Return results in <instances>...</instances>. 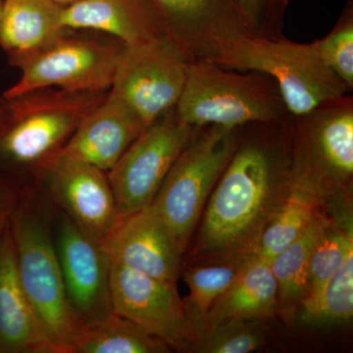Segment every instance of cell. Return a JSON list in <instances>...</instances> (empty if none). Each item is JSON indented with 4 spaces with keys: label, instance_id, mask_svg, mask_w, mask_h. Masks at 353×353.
I'll use <instances>...</instances> for the list:
<instances>
[{
    "label": "cell",
    "instance_id": "1",
    "mask_svg": "<svg viewBox=\"0 0 353 353\" xmlns=\"http://www.w3.org/2000/svg\"><path fill=\"white\" fill-rule=\"evenodd\" d=\"M292 120L236 128V148L204 212L199 257L252 254L292 176Z\"/></svg>",
    "mask_w": 353,
    "mask_h": 353
},
{
    "label": "cell",
    "instance_id": "2",
    "mask_svg": "<svg viewBox=\"0 0 353 353\" xmlns=\"http://www.w3.org/2000/svg\"><path fill=\"white\" fill-rule=\"evenodd\" d=\"M48 197L32 192L11 217L21 283L54 353H74L85 326L67 296Z\"/></svg>",
    "mask_w": 353,
    "mask_h": 353
},
{
    "label": "cell",
    "instance_id": "3",
    "mask_svg": "<svg viewBox=\"0 0 353 353\" xmlns=\"http://www.w3.org/2000/svg\"><path fill=\"white\" fill-rule=\"evenodd\" d=\"M108 92L46 88L12 99L2 97L0 157L36 178L60 154L81 122Z\"/></svg>",
    "mask_w": 353,
    "mask_h": 353
},
{
    "label": "cell",
    "instance_id": "4",
    "mask_svg": "<svg viewBox=\"0 0 353 353\" xmlns=\"http://www.w3.org/2000/svg\"><path fill=\"white\" fill-rule=\"evenodd\" d=\"M234 71L211 60L192 61L176 105L181 118L196 128L236 129L292 117L273 79L259 72Z\"/></svg>",
    "mask_w": 353,
    "mask_h": 353
},
{
    "label": "cell",
    "instance_id": "5",
    "mask_svg": "<svg viewBox=\"0 0 353 353\" xmlns=\"http://www.w3.org/2000/svg\"><path fill=\"white\" fill-rule=\"evenodd\" d=\"M213 61L225 68L270 77L292 116L303 115L323 102L350 94L347 88L317 57L310 43H294L284 36L269 39L241 34L227 43Z\"/></svg>",
    "mask_w": 353,
    "mask_h": 353
},
{
    "label": "cell",
    "instance_id": "6",
    "mask_svg": "<svg viewBox=\"0 0 353 353\" xmlns=\"http://www.w3.org/2000/svg\"><path fill=\"white\" fill-rule=\"evenodd\" d=\"M236 143V129L201 128L176 158L150 204L182 254Z\"/></svg>",
    "mask_w": 353,
    "mask_h": 353
},
{
    "label": "cell",
    "instance_id": "7",
    "mask_svg": "<svg viewBox=\"0 0 353 353\" xmlns=\"http://www.w3.org/2000/svg\"><path fill=\"white\" fill-rule=\"evenodd\" d=\"M125 44L112 37H88L69 30L61 38L17 65L19 81L3 94L12 99L39 88L108 92Z\"/></svg>",
    "mask_w": 353,
    "mask_h": 353
},
{
    "label": "cell",
    "instance_id": "8",
    "mask_svg": "<svg viewBox=\"0 0 353 353\" xmlns=\"http://www.w3.org/2000/svg\"><path fill=\"white\" fill-rule=\"evenodd\" d=\"M199 129L185 122L174 108L132 141L106 173L121 217L152 204L176 158Z\"/></svg>",
    "mask_w": 353,
    "mask_h": 353
},
{
    "label": "cell",
    "instance_id": "9",
    "mask_svg": "<svg viewBox=\"0 0 353 353\" xmlns=\"http://www.w3.org/2000/svg\"><path fill=\"white\" fill-rule=\"evenodd\" d=\"M192 60L164 34L125 46L110 92L134 111L145 127L176 108Z\"/></svg>",
    "mask_w": 353,
    "mask_h": 353
},
{
    "label": "cell",
    "instance_id": "10",
    "mask_svg": "<svg viewBox=\"0 0 353 353\" xmlns=\"http://www.w3.org/2000/svg\"><path fill=\"white\" fill-rule=\"evenodd\" d=\"M292 164L329 189L350 182L353 174V97L323 102L292 116Z\"/></svg>",
    "mask_w": 353,
    "mask_h": 353
},
{
    "label": "cell",
    "instance_id": "11",
    "mask_svg": "<svg viewBox=\"0 0 353 353\" xmlns=\"http://www.w3.org/2000/svg\"><path fill=\"white\" fill-rule=\"evenodd\" d=\"M112 311L175 350L196 345L194 331L176 283L159 280L109 262Z\"/></svg>",
    "mask_w": 353,
    "mask_h": 353
},
{
    "label": "cell",
    "instance_id": "12",
    "mask_svg": "<svg viewBox=\"0 0 353 353\" xmlns=\"http://www.w3.org/2000/svg\"><path fill=\"white\" fill-rule=\"evenodd\" d=\"M36 180L48 201L99 245L122 220L108 174L97 167L58 155Z\"/></svg>",
    "mask_w": 353,
    "mask_h": 353
},
{
    "label": "cell",
    "instance_id": "13",
    "mask_svg": "<svg viewBox=\"0 0 353 353\" xmlns=\"http://www.w3.org/2000/svg\"><path fill=\"white\" fill-rule=\"evenodd\" d=\"M162 34L192 61L214 60L221 50L248 34L232 0H141Z\"/></svg>",
    "mask_w": 353,
    "mask_h": 353
},
{
    "label": "cell",
    "instance_id": "14",
    "mask_svg": "<svg viewBox=\"0 0 353 353\" xmlns=\"http://www.w3.org/2000/svg\"><path fill=\"white\" fill-rule=\"evenodd\" d=\"M55 224V248L70 304L85 326L101 321L113 312L108 256L61 211Z\"/></svg>",
    "mask_w": 353,
    "mask_h": 353
},
{
    "label": "cell",
    "instance_id": "15",
    "mask_svg": "<svg viewBox=\"0 0 353 353\" xmlns=\"http://www.w3.org/2000/svg\"><path fill=\"white\" fill-rule=\"evenodd\" d=\"M101 246L111 263L159 280H178L182 253L152 205L122 218Z\"/></svg>",
    "mask_w": 353,
    "mask_h": 353
},
{
    "label": "cell",
    "instance_id": "16",
    "mask_svg": "<svg viewBox=\"0 0 353 353\" xmlns=\"http://www.w3.org/2000/svg\"><path fill=\"white\" fill-rule=\"evenodd\" d=\"M145 129L134 111L109 90L103 101L81 122L59 157L108 173Z\"/></svg>",
    "mask_w": 353,
    "mask_h": 353
},
{
    "label": "cell",
    "instance_id": "17",
    "mask_svg": "<svg viewBox=\"0 0 353 353\" xmlns=\"http://www.w3.org/2000/svg\"><path fill=\"white\" fill-rule=\"evenodd\" d=\"M0 352L54 353L21 283L10 226L0 238Z\"/></svg>",
    "mask_w": 353,
    "mask_h": 353
},
{
    "label": "cell",
    "instance_id": "18",
    "mask_svg": "<svg viewBox=\"0 0 353 353\" xmlns=\"http://www.w3.org/2000/svg\"><path fill=\"white\" fill-rule=\"evenodd\" d=\"M61 22L65 29L108 34L126 46L163 34L141 0H79L63 7Z\"/></svg>",
    "mask_w": 353,
    "mask_h": 353
},
{
    "label": "cell",
    "instance_id": "19",
    "mask_svg": "<svg viewBox=\"0 0 353 353\" xmlns=\"http://www.w3.org/2000/svg\"><path fill=\"white\" fill-rule=\"evenodd\" d=\"M327 190L328 188L314 176L292 166L284 194L250 255L268 261L277 256L320 214Z\"/></svg>",
    "mask_w": 353,
    "mask_h": 353
},
{
    "label": "cell",
    "instance_id": "20",
    "mask_svg": "<svg viewBox=\"0 0 353 353\" xmlns=\"http://www.w3.org/2000/svg\"><path fill=\"white\" fill-rule=\"evenodd\" d=\"M63 7L52 0H3L0 46L17 66L68 31L61 22Z\"/></svg>",
    "mask_w": 353,
    "mask_h": 353
},
{
    "label": "cell",
    "instance_id": "21",
    "mask_svg": "<svg viewBox=\"0 0 353 353\" xmlns=\"http://www.w3.org/2000/svg\"><path fill=\"white\" fill-rule=\"evenodd\" d=\"M278 304V283L270 262L248 255L234 282L211 308L206 332L228 322L269 317Z\"/></svg>",
    "mask_w": 353,
    "mask_h": 353
},
{
    "label": "cell",
    "instance_id": "22",
    "mask_svg": "<svg viewBox=\"0 0 353 353\" xmlns=\"http://www.w3.org/2000/svg\"><path fill=\"white\" fill-rule=\"evenodd\" d=\"M328 220L321 213L316 216L303 233L269 261L278 283L279 303L287 310L301 303L306 296L311 253Z\"/></svg>",
    "mask_w": 353,
    "mask_h": 353
},
{
    "label": "cell",
    "instance_id": "23",
    "mask_svg": "<svg viewBox=\"0 0 353 353\" xmlns=\"http://www.w3.org/2000/svg\"><path fill=\"white\" fill-rule=\"evenodd\" d=\"M248 256L232 257L222 259L219 263L190 267L183 273L190 290L189 296L183 303L199 340L208 329L211 308L234 282Z\"/></svg>",
    "mask_w": 353,
    "mask_h": 353
},
{
    "label": "cell",
    "instance_id": "24",
    "mask_svg": "<svg viewBox=\"0 0 353 353\" xmlns=\"http://www.w3.org/2000/svg\"><path fill=\"white\" fill-rule=\"evenodd\" d=\"M170 347L134 323L111 313L85 326L74 353H165Z\"/></svg>",
    "mask_w": 353,
    "mask_h": 353
},
{
    "label": "cell",
    "instance_id": "25",
    "mask_svg": "<svg viewBox=\"0 0 353 353\" xmlns=\"http://www.w3.org/2000/svg\"><path fill=\"white\" fill-rule=\"evenodd\" d=\"M301 318L312 326L345 324L353 315V250L315 296L301 301Z\"/></svg>",
    "mask_w": 353,
    "mask_h": 353
},
{
    "label": "cell",
    "instance_id": "26",
    "mask_svg": "<svg viewBox=\"0 0 353 353\" xmlns=\"http://www.w3.org/2000/svg\"><path fill=\"white\" fill-rule=\"evenodd\" d=\"M353 250L352 225L347 227L328 220L316 241L309 262L308 289L304 299L315 296L341 268Z\"/></svg>",
    "mask_w": 353,
    "mask_h": 353
},
{
    "label": "cell",
    "instance_id": "27",
    "mask_svg": "<svg viewBox=\"0 0 353 353\" xmlns=\"http://www.w3.org/2000/svg\"><path fill=\"white\" fill-rule=\"evenodd\" d=\"M323 64L350 92L353 90V2L350 0L332 31L311 43Z\"/></svg>",
    "mask_w": 353,
    "mask_h": 353
},
{
    "label": "cell",
    "instance_id": "28",
    "mask_svg": "<svg viewBox=\"0 0 353 353\" xmlns=\"http://www.w3.org/2000/svg\"><path fill=\"white\" fill-rule=\"evenodd\" d=\"M290 0H232L248 34L264 38L283 37Z\"/></svg>",
    "mask_w": 353,
    "mask_h": 353
},
{
    "label": "cell",
    "instance_id": "29",
    "mask_svg": "<svg viewBox=\"0 0 353 353\" xmlns=\"http://www.w3.org/2000/svg\"><path fill=\"white\" fill-rule=\"evenodd\" d=\"M234 321L209 330L199 339L196 347L199 352L248 353L261 347L263 336L248 323Z\"/></svg>",
    "mask_w": 353,
    "mask_h": 353
},
{
    "label": "cell",
    "instance_id": "30",
    "mask_svg": "<svg viewBox=\"0 0 353 353\" xmlns=\"http://www.w3.org/2000/svg\"><path fill=\"white\" fill-rule=\"evenodd\" d=\"M52 1L57 2V4L61 6H70V4L75 3L79 0H52Z\"/></svg>",
    "mask_w": 353,
    "mask_h": 353
},
{
    "label": "cell",
    "instance_id": "31",
    "mask_svg": "<svg viewBox=\"0 0 353 353\" xmlns=\"http://www.w3.org/2000/svg\"><path fill=\"white\" fill-rule=\"evenodd\" d=\"M2 112H3V101H2V97L0 99V120H1Z\"/></svg>",
    "mask_w": 353,
    "mask_h": 353
},
{
    "label": "cell",
    "instance_id": "32",
    "mask_svg": "<svg viewBox=\"0 0 353 353\" xmlns=\"http://www.w3.org/2000/svg\"><path fill=\"white\" fill-rule=\"evenodd\" d=\"M2 6H3V0H0V19H1Z\"/></svg>",
    "mask_w": 353,
    "mask_h": 353
}]
</instances>
